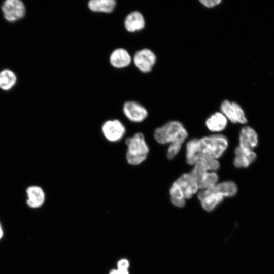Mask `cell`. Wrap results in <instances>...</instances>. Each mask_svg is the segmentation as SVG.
<instances>
[{"instance_id": "obj_1", "label": "cell", "mask_w": 274, "mask_h": 274, "mask_svg": "<svg viewBox=\"0 0 274 274\" xmlns=\"http://www.w3.org/2000/svg\"><path fill=\"white\" fill-rule=\"evenodd\" d=\"M154 136L159 144L179 143L183 144L188 136L183 125L179 121H169L155 130Z\"/></svg>"}, {"instance_id": "obj_2", "label": "cell", "mask_w": 274, "mask_h": 274, "mask_svg": "<svg viewBox=\"0 0 274 274\" xmlns=\"http://www.w3.org/2000/svg\"><path fill=\"white\" fill-rule=\"evenodd\" d=\"M125 144L127 147L126 158L128 163L138 165L146 159L149 149L143 133L138 132L127 138Z\"/></svg>"}, {"instance_id": "obj_3", "label": "cell", "mask_w": 274, "mask_h": 274, "mask_svg": "<svg viewBox=\"0 0 274 274\" xmlns=\"http://www.w3.org/2000/svg\"><path fill=\"white\" fill-rule=\"evenodd\" d=\"M228 146V140L222 134H213L199 140V154L216 159L223 155Z\"/></svg>"}, {"instance_id": "obj_4", "label": "cell", "mask_w": 274, "mask_h": 274, "mask_svg": "<svg viewBox=\"0 0 274 274\" xmlns=\"http://www.w3.org/2000/svg\"><path fill=\"white\" fill-rule=\"evenodd\" d=\"M224 196L216 188L215 186L202 190L198 194V198L201 207L207 211L214 210L222 202Z\"/></svg>"}, {"instance_id": "obj_5", "label": "cell", "mask_w": 274, "mask_h": 274, "mask_svg": "<svg viewBox=\"0 0 274 274\" xmlns=\"http://www.w3.org/2000/svg\"><path fill=\"white\" fill-rule=\"evenodd\" d=\"M222 113L233 123L245 124L247 122L244 110L235 102L224 100L220 106Z\"/></svg>"}, {"instance_id": "obj_6", "label": "cell", "mask_w": 274, "mask_h": 274, "mask_svg": "<svg viewBox=\"0 0 274 274\" xmlns=\"http://www.w3.org/2000/svg\"><path fill=\"white\" fill-rule=\"evenodd\" d=\"M156 60V57L154 53L147 48L142 49L136 52L133 58L135 66L143 73H148L151 71Z\"/></svg>"}, {"instance_id": "obj_7", "label": "cell", "mask_w": 274, "mask_h": 274, "mask_svg": "<svg viewBox=\"0 0 274 274\" xmlns=\"http://www.w3.org/2000/svg\"><path fill=\"white\" fill-rule=\"evenodd\" d=\"M102 132L107 140L115 142L119 141L123 137L126 129L124 125L119 120H110L103 124Z\"/></svg>"}, {"instance_id": "obj_8", "label": "cell", "mask_w": 274, "mask_h": 274, "mask_svg": "<svg viewBox=\"0 0 274 274\" xmlns=\"http://www.w3.org/2000/svg\"><path fill=\"white\" fill-rule=\"evenodd\" d=\"M26 199L25 201L27 207L32 210H37L42 208L46 200V195L44 189L38 185L28 187L25 191Z\"/></svg>"}, {"instance_id": "obj_9", "label": "cell", "mask_w": 274, "mask_h": 274, "mask_svg": "<svg viewBox=\"0 0 274 274\" xmlns=\"http://www.w3.org/2000/svg\"><path fill=\"white\" fill-rule=\"evenodd\" d=\"M196 180L199 189L205 190L218 183V176L215 172H207L194 167L190 173Z\"/></svg>"}, {"instance_id": "obj_10", "label": "cell", "mask_w": 274, "mask_h": 274, "mask_svg": "<svg viewBox=\"0 0 274 274\" xmlns=\"http://www.w3.org/2000/svg\"><path fill=\"white\" fill-rule=\"evenodd\" d=\"M123 111L125 116L131 121L141 122L144 121L148 116L146 109L140 104L128 101L124 103Z\"/></svg>"}, {"instance_id": "obj_11", "label": "cell", "mask_w": 274, "mask_h": 274, "mask_svg": "<svg viewBox=\"0 0 274 274\" xmlns=\"http://www.w3.org/2000/svg\"><path fill=\"white\" fill-rule=\"evenodd\" d=\"M2 10L5 18L14 21L22 18L25 13L23 4L18 0H8L5 2Z\"/></svg>"}, {"instance_id": "obj_12", "label": "cell", "mask_w": 274, "mask_h": 274, "mask_svg": "<svg viewBox=\"0 0 274 274\" xmlns=\"http://www.w3.org/2000/svg\"><path fill=\"white\" fill-rule=\"evenodd\" d=\"M239 147L253 150L258 144V136L255 130L250 126L243 127L239 135Z\"/></svg>"}, {"instance_id": "obj_13", "label": "cell", "mask_w": 274, "mask_h": 274, "mask_svg": "<svg viewBox=\"0 0 274 274\" xmlns=\"http://www.w3.org/2000/svg\"><path fill=\"white\" fill-rule=\"evenodd\" d=\"M185 199H189L198 190L199 187L194 178L190 173L182 175L177 180Z\"/></svg>"}, {"instance_id": "obj_14", "label": "cell", "mask_w": 274, "mask_h": 274, "mask_svg": "<svg viewBox=\"0 0 274 274\" xmlns=\"http://www.w3.org/2000/svg\"><path fill=\"white\" fill-rule=\"evenodd\" d=\"M233 164L237 168H246L256 159V154L252 150L244 149L239 146L234 151Z\"/></svg>"}, {"instance_id": "obj_15", "label": "cell", "mask_w": 274, "mask_h": 274, "mask_svg": "<svg viewBox=\"0 0 274 274\" xmlns=\"http://www.w3.org/2000/svg\"><path fill=\"white\" fill-rule=\"evenodd\" d=\"M131 60L129 52L122 48L113 50L110 54L109 59L111 65L116 68H123L128 66Z\"/></svg>"}, {"instance_id": "obj_16", "label": "cell", "mask_w": 274, "mask_h": 274, "mask_svg": "<svg viewBox=\"0 0 274 274\" xmlns=\"http://www.w3.org/2000/svg\"><path fill=\"white\" fill-rule=\"evenodd\" d=\"M124 25L127 31L134 32L142 30L145 27V20L140 12L133 11L126 16Z\"/></svg>"}, {"instance_id": "obj_17", "label": "cell", "mask_w": 274, "mask_h": 274, "mask_svg": "<svg viewBox=\"0 0 274 274\" xmlns=\"http://www.w3.org/2000/svg\"><path fill=\"white\" fill-rule=\"evenodd\" d=\"M206 125L211 131L220 132L226 128L227 125V119L222 113L216 112L207 119Z\"/></svg>"}, {"instance_id": "obj_18", "label": "cell", "mask_w": 274, "mask_h": 274, "mask_svg": "<svg viewBox=\"0 0 274 274\" xmlns=\"http://www.w3.org/2000/svg\"><path fill=\"white\" fill-rule=\"evenodd\" d=\"M194 166L203 171L215 172L220 168V163L216 159L199 154Z\"/></svg>"}, {"instance_id": "obj_19", "label": "cell", "mask_w": 274, "mask_h": 274, "mask_svg": "<svg viewBox=\"0 0 274 274\" xmlns=\"http://www.w3.org/2000/svg\"><path fill=\"white\" fill-rule=\"evenodd\" d=\"M116 5L115 0H91L88 3V8L95 12L111 13Z\"/></svg>"}, {"instance_id": "obj_20", "label": "cell", "mask_w": 274, "mask_h": 274, "mask_svg": "<svg viewBox=\"0 0 274 274\" xmlns=\"http://www.w3.org/2000/svg\"><path fill=\"white\" fill-rule=\"evenodd\" d=\"M199 154V140L194 138L189 141L186 145L187 163L190 165H194Z\"/></svg>"}, {"instance_id": "obj_21", "label": "cell", "mask_w": 274, "mask_h": 274, "mask_svg": "<svg viewBox=\"0 0 274 274\" xmlns=\"http://www.w3.org/2000/svg\"><path fill=\"white\" fill-rule=\"evenodd\" d=\"M169 192L172 204L179 208L184 207L185 205L186 199L179 185L176 181L172 184Z\"/></svg>"}, {"instance_id": "obj_22", "label": "cell", "mask_w": 274, "mask_h": 274, "mask_svg": "<svg viewBox=\"0 0 274 274\" xmlns=\"http://www.w3.org/2000/svg\"><path fill=\"white\" fill-rule=\"evenodd\" d=\"M215 186L224 197L233 196L238 190L236 184L231 181L217 183Z\"/></svg>"}, {"instance_id": "obj_23", "label": "cell", "mask_w": 274, "mask_h": 274, "mask_svg": "<svg viewBox=\"0 0 274 274\" xmlns=\"http://www.w3.org/2000/svg\"><path fill=\"white\" fill-rule=\"evenodd\" d=\"M16 80V76L11 71H3L0 73V88L4 90L10 89L15 84Z\"/></svg>"}, {"instance_id": "obj_24", "label": "cell", "mask_w": 274, "mask_h": 274, "mask_svg": "<svg viewBox=\"0 0 274 274\" xmlns=\"http://www.w3.org/2000/svg\"><path fill=\"white\" fill-rule=\"evenodd\" d=\"M182 144L179 143H170L167 151V157L172 159L179 153L181 148Z\"/></svg>"}, {"instance_id": "obj_25", "label": "cell", "mask_w": 274, "mask_h": 274, "mask_svg": "<svg viewBox=\"0 0 274 274\" xmlns=\"http://www.w3.org/2000/svg\"><path fill=\"white\" fill-rule=\"evenodd\" d=\"M200 2L207 8H212L218 5L221 2V0H201Z\"/></svg>"}, {"instance_id": "obj_26", "label": "cell", "mask_w": 274, "mask_h": 274, "mask_svg": "<svg viewBox=\"0 0 274 274\" xmlns=\"http://www.w3.org/2000/svg\"><path fill=\"white\" fill-rule=\"evenodd\" d=\"M129 262L126 259H120L117 263V269L119 270H128Z\"/></svg>"}, {"instance_id": "obj_27", "label": "cell", "mask_w": 274, "mask_h": 274, "mask_svg": "<svg viewBox=\"0 0 274 274\" xmlns=\"http://www.w3.org/2000/svg\"><path fill=\"white\" fill-rule=\"evenodd\" d=\"M4 236V230L3 229V227L2 226V224L0 222V240L2 239Z\"/></svg>"}, {"instance_id": "obj_28", "label": "cell", "mask_w": 274, "mask_h": 274, "mask_svg": "<svg viewBox=\"0 0 274 274\" xmlns=\"http://www.w3.org/2000/svg\"><path fill=\"white\" fill-rule=\"evenodd\" d=\"M118 274H129L128 270H119V269H118Z\"/></svg>"}, {"instance_id": "obj_29", "label": "cell", "mask_w": 274, "mask_h": 274, "mask_svg": "<svg viewBox=\"0 0 274 274\" xmlns=\"http://www.w3.org/2000/svg\"><path fill=\"white\" fill-rule=\"evenodd\" d=\"M109 274H118V270L117 269H113L110 272Z\"/></svg>"}]
</instances>
